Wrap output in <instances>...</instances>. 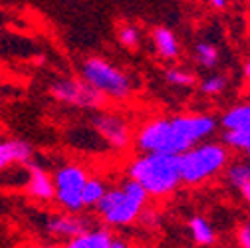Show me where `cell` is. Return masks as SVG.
<instances>
[{"label":"cell","instance_id":"22","mask_svg":"<svg viewBox=\"0 0 250 248\" xmlns=\"http://www.w3.org/2000/svg\"><path fill=\"white\" fill-rule=\"evenodd\" d=\"M236 238H238V244L244 246V248H250V223L242 225L236 232Z\"/></svg>","mask_w":250,"mask_h":248},{"label":"cell","instance_id":"3","mask_svg":"<svg viewBox=\"0 0 250 248\" xmlns=\"http://www.w3.org/2000/svg\"><path fill=\"white\" fill-rule=\"evenodd\" d=\"M147 191L133 179L125 181L119 187H111L105 191L102 201L98 203L100 216L111 227H127L133 225L145 212Z\"/></svg>","mask_w":250,"mask_h":248},{"label":"cell","instance_id":"5","mask_svg":"<svg viewBox=\"0 0 250 248\" xmlns=\"http://www.w3.org/2000/svg\"><path fill=\"white\" fill-rule=\"evenodd\" d=\"M82 76L96 89H100L105 98L127 100L131 94V80L102 58L85 60V64L82 68Z\"/></svg>","mask_w":250,"mask_h":248},{"label":"cell","instance_id":"2","mask_svg":"<svg viewBox=\"0 0 250 248\" xmlns=\"http://www.w3.org/2000/svg\"><path fill=\"white\" fill-rule=\"evenodd\" d=\"M127 175L141 185L149 197H167L181 183L179 155L143 153L129 165Z\"/></svg>","mask_w":250,"mask_h":248},{"label":"cell","instance_id":"17","mask_svg":"<svg viewBox=\"0 0 250 248\" xmlns=\"http://www.w3.org/2000/svg\"><path fill=\"white\" fill-rule=\"evenodd\" d=\"M195 58L197 62L203 66V68H214L218 64V52L212 44H207V42H201L195 46Z\"/></svg>","mask_w":250,"mask_h":248},{"label":"cell","instance_id":"25","mask_svg":"<svg viewBox=\"0 0 250 248\" xmlns=\"http://www.w3.org/2000/svg\"><path fill=\"white\" fill-rule=\"evenodd\" d=\"M244 76H246V78L250 80V62H248V64L244 66Z\"/></svg>","mask_w":250,"mask_h":248},{"label":"cell","instance_id":"12","mask_svg":"<svg viewBox=\"0 0 250 248\" xmlns=\"http://www.w3.org/2000/svg\"><path fill=\"white\" fill-rule=\"evenodd\" d=\"M113 238L115 236L105 228H93V230L87 228L76 238L68 240V246L70 248H111Z\"/></svg>","mask_w":250,"mask_h":248},{"label":"cell","instance_id":"1","mask_svg":"<svg viewBox=\"0 0 250 248\" xmlns=\"http://www.w3.org/2000/svg\"><path fill=\"white\" fill-rule=\"evenodd\" d=\"M216 129L210 115H177L171 119H153L137 131L135 143L141 153L181 155L201 143Z\"/></svg>","mask_w":250,"mask_h":248},{"label":"cell","instance_id":"24","mask_svg":"<svg viewBox=\"0 0 250 248\" xmlns=\"http://www.w3.org/2000/svg\"><path fill=\"white\" fill-rule=\"evenodd\" d=\"M208 2H210V6L216 8V10H223V8L227 6V0H208Z\"/></svg>","mask_w":250,"mask_h":248},{"label":"cell","instance_id":"13","mask_svg":"<svg viewBox=\"0 0 250 248\" xmlns=\"http://www.w3.org/2000/svg\"><path fill=\"white\" fill-rule=\"evenodd\" d=\"M153 44L157 54L165 60H175L179 56V40L169 28H155L153 30Z\"/></svg>","mask_w":250,"mask_h":248},{"label":"cell","instance_id":"19","mask_svg":"<svg viewBox=\"0 0 250 248\" xmlns=\"http://www.w3.org/2000/svg\"><path fill=\"white\" fill-rule=\"evenodd\" d=\"M165 80L171 83V85H179V87H189L195 83V78L193 74L185 72V70H179V68H173V70H167L165 74Z\"/></svg>","mask_w":250,"mask_h":248},{"label":"cell","instance_id":"8","mask_svg":"<svg viewBox=\"0 0 250 248\" xmlns=\"http://www.w3.org/2000/svg\"><path fill=\"white\" fill-rule=\"evenodd\" d=\"M93 127L96 131L104 137V141L121 151V149H127V145L131 143V131L129 125L121 115L115 113H98L93 117Z\"/></svg>","mask_w":250,"mask_h":248},{"label":"cell","instance_id":"15","mask_svg":"<svg viewBox=\"0 0 250 248\" xmlns=\"http://www.w3.org/2000/svg\"><path fill=\"white\" fill-rule=\"evenodd\" d=\"M105 191H107V187L104 185L102 179L87 177V181L83 185V193H82L83 207H98V203L102 201V197L105 195Z\"/></svg>","mask_w":250,"mask_h":248},{"label":"cell","instance_id":"10","mask_svg":"<svg viewBox=\"0 0 250 248\" xmlns=\"http://www.w3.org/2000/svg\"><path fill=\"white\" fill-rule=\"evenodd\" d=\"M46 228L52 236H58V238H66V240H72L76 238L78 234H82L83 230L89 228L87 221L82 219V216H76L74 212L70 214H58V216H50L46 221Z\"/></svg>","mask_w":250,"mask_h":248},{"label":"cell","instance_id":"4","mask_svg":"<svg viewBox=\"0 0 250 248\" xmlns=\"http://www.w3.org/2000/svg\"><path fill=\"white\" fill-rule=\"evenodd\" d=\"M229 161V151L218 143L193 145L179 155L181 181L187 185H201L207 179L214 177Z\"/></svg>","mask_w":250,"mask_h":248},{"label":"cell","instance_id":"26","mask_svg":"<svg viewBox=\"0 0 250 248\" xmlns=\"http://www.w3.org/2000/svg\"><path fill=\"white\" fill-rule=\"evenodd\" d=\"M244 151H246V153H248V157H250V145H248V147H246V149H244Z\"/></svg>","mask_w":250,"mask_h":248},{"label":"cell","instance_id":"20","mask_svg":"<svg viewBox=\"0 0 250 248\" xmlns=\"http://www.w3.org/2000/svg\"><path fill=\"white\" fill-rule=\"evenodd\" d=\"M227 177H229V181L234 185V187H238L240 183L250 181V165L248 163H236L227 171Z\"/></svg>","mask_w":250,"mask_h":248},{"label":"cell","instance_id":"23","mask_svg":"<svg viewBox=\"0 0 250 248\" xmlns=\"http://www.w3.org/2000/svg\"><path fill=\"white\" fill-rule=\"evenodd\" d=\"M236 189L240 191V195L244 197V201L250 205V181H244V183H240Z\"/></svg>","mask_w":250,"mask_h":248},{"label":"cell","instance_id":"18","mask_svg":"<svg viewBox=\"0 0 250 248\" xmlns=\"http://www.w3.org/2000/svg\"><path fill=\"white\" fill-rule=\"evenodd\" d=\"M227 85H229V80L225 76H210V78H207L203 82L201 89L205 91L207 96H218V94H223V91L227 89Z\"/></svg>","mask_w":250,"mask_h":248},{"label":"cell","instance_id":"9","mask_svg":"<svg viewBox=\"0 0 250 248\" xmlns=\"http://www.w3.org/2000/svg\"><path fill=\"white\" fill-rule=\"evenodd\" d=\"M26 193L42 203H48L56 199V187H54V179L40 167L30 165L28 175H26Z\"/></svg>","mask_w":250,"mask_h":248},{"label":"cell","instance_id":"21","mask_svg":"<svg viewBox=\"0 0 250 248\" xmlns=\"http://www.w3.org/2000/svg\"><path fill=\"white\" fill-rule=\"evenodd\" d=\"M119 42L125 48H135L139 44V32H137V28H133V26H121V30H119Z\"/></svg>","mask_w":250,"mask_h":248},{"label":"cell","instance_id":"7","mask_svg":"<svg viewBox=\"0 0 250 248\" xmlns=\"http://www.w3.org/2000/svg\"><path fill=\"white\" fill-rule=\"evenodd\" d=\"M87 181V173L78 165H66L62 167L54 177L56 187V201L60 207H64L68 212H78L83 208L82 193L83 185Z\"/></svg>","mask_w":250,"mask_h":248},{"label":"cell","instance_id":"11","mask_svg":"<svg viewBox=\"0 0 250 248\" xmlns=\"http://www.w3.org/2000/svg\"><path fill=\"white\" fill-rule=\"evenodd\" d=\"M32 157V147L20 139H6L0 141V173L12 165L26 163Z\"/></svg>","mask_w":250,"mask_h":248},{"label":"cell","instance_id":"14","mask_svg":"<svg viewBox=\"0 0 250 248\" xmlns=\"http://www.w3.org/2000/svg\"><path fill=\"white\" fill-rule=\"evenodd\" d=\"M225 129H250V103L236 105L223 115Z\"/></svg>","mask_w":250,"mask_h":248},{"label":"cell","instance_id":"6","mask_svg":"<svg viewBox=\"0 0 250 248\" xmlns=\"http://www.w3.org/2000/svg\"><path fill=\"white\" fill-rule=\"evenodd\" d=\"M50 94L58 102L85 107V109H100V107H104V103L107 100L102 91L96 89L89 82L74 80V78H66V80H60V82L52 83Z\"/></svg>","mask_w":250,"mask_h":248},{"label":"cell","instance_id":"16","mask_svg":"<svg viewBox=\"0 0 250 248\" xmlns=\"http://www.w3.org/2000/svg\"><path fill=\"white\" fill-rule=\"evenodd\" d=\"M189 228H191L193 240L197 244H212L216 240L210 223H207L205 219H201V216H195V219L189 221Z\"/></svg>","mask_w":250,"mask_h":248}]
</instances>
